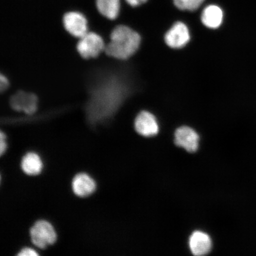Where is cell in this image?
Wrapping results in <instances>:
<instances>
[{"mask_svg": "<svg viewBox=\"0 0 256 256\" xmlns=\"http://www.w3.org/2000/svg\"><path fill=\"white\" fill-rule=\"evenodd\" d=\"M78 40L76 44V50L83 60L95 59L102 52H104L106 43L100 34L88 32Z\"/></svg>", "mask_w": 256, "mask_h": 256, "instance_id": "3", "label": "cell"}, {"mask_svg": "<svg viewBox=\"0 0 256 256\" xmlns=\"http://www.w3.org/2000/svg\"><path fill=\"white\" fill-rule=\"evenodd\" d=\"M7 138L6 133L1 130L0 132V156H1L5 154L8 149Z\"/></svg>", "mask_w": 256, "mask_h": 256, "instance_id": "16", "label": "cell"}, {"mask_svg": "<svg viewBox=\"0 0 256 256\" xmlns=\"http://www.w3.org/2000/svg\"><path fill=\"white\" fill-rule=\"evenodd\" d=\"M134 128L138 134L144 137H152L159 132V126L156 117L146 110L138 114L134 121Z\"/></svg>", "mask_w": 256, "mask_h": 256, "instance_id": "8", "label": "cell"}, {"mask_svg": "<svg viewBox=\"0 0 256 256\" xmlns=\"http://www.w3.org/2000/svg\"><path fill=\"white\" fill-rule=\"evenodd\" d=\"M30 240L34 247L44 250L55 244L57 232L52 224L46 220H36L30 230Z\"/></svg>", "mask_w": 256, "mask_h": 256, "instance_id": "2", "label": "cell"}, {"mask_svg": "<svg viewBox=\"0 0 256 256\" xmlns=\"http://www.w3.org/2000/svg\"><path fill=\"white\" fill-rule=\"evenodd\" d=\"M20 167L27 176H38L43 171L42 159L36 152H28L22 158Z\"/></svg>", "mask_w": 256, "mask_h": 256, "instance_id": "11", "label": "cell"}, {"mask_svg": "<svg viewBox=\"0 0 256 256\" xmlns=\"http://www.w3.org/2000/svg\"><path fill=\"white\" fill-rule=\"evenodd\" d=\"M142 37L137 32L127 26L118 25L110 34L104 53L112 58L127 60L137 52Z\"/></svg>", "mask_w": 256, "mask_h": 256, "instance_id": "1", "label": "cell"}, {"mask_svg": "<svg viewBox=\"0 0 256 256\" xmlns=\"http://www.w3.org/2000/svg\"><path fill=\"white\" fill-rule=\"evenodd\" d=\"M128 4H129L133 8L138 7L140 5L144 4L147 2V0H126Z\"/></svg>", "mask_w": 256, "mask_h": 256, "instance_id": "18", "label": "cell"}, {"mask_svg": "<svg viewBox=\"0 0 256 256\" xmlns=\"http://www.w3.org/2000/svg\"><path fill=\"white\" fill-rule=\"evenodd\" d=\"M120 6V0H96L98 12L110 20H114L118 17Z\"/></svg>", "mask_w": 256, "mask_h": 256, "instance_id": "13", "label": "cell"}, {"mask_svg": "<svg viewBox=\"0 0 256 256\" xmlns=\"http://www.w3.org/2000/svg\"><path fill=\"white\" fill-rule=\"evenodd\" d=\"M16 254L17 256H38L39 254L34 250V248H22L20 251Z\"/></svg>", "mask_w": 256, "mask_h": 256, "instance_id": "17", "label": "cell"}, {"mask_svg": "<svg viewBox=\"0 0 256 256\" xmlns=\"http://www.w3.org/2000/svg\"><path fill=\"white\" fill-rule=\"evenodd\" d=\"M62 23L67 33L78 39L88 32L87 18L84 15L78 12H66L64 16Z\"/></svg>", "mask_w": 256, "mask_h": 256, "instance_id": "5", "label": "cell"}, {"mask_svg": "<svg viewBox=\"0 0 256 256\" xmlns=\"http://www.w3.org/2000/svg\"><path fill=\"white\" fill-rule=\"evenodd\" d=\"M188 244L192 254L196 256L208 254L212 247V240L210 236L200 231L192 234Z\"/></svg>", "mask_w": 256, "mask_h": 256, "instance_id": "10", "label": "cell"}, {"mask_svg": "<svg viewBox=\"0 0 256 256\" xmlns=\"http://www.w3.org/2000/svg\"><path fill=\"white\" fill-rule=\"evenodd\" d=\"M96 182L86 172H80L73 178L72 188L73 193L80 198H85L94 194L96 190Z\"/></svg>", "mask_w": 256, "mask_h": 256, "instance_id": "9", "label": "cell"}, {"mask_svg": "<svg viewBox=\"0 0 256 256\" xmlns=\"http://www.w3.org/2000/svg\"><path fill=\"white\" fill-rule=\"evenodd\" d=\"M204 0H174L176 8L181 10L194 12L199 8Z\"/></svg>", "mask_w": 256, "mask_h": 256, "instance_id": "14", "label": "cell"}, {"mask_svg": "<svg viewBox=\"0 0 256 256\" xmlns=\"http://www.w3.org/2000/svg\"><path fill=\"white\" fill-rule=\"evenodd\" d=\"M10 86V82L8 76L4 74L1 73L0 74V90L2 92L7 91Z\"/></svg>", "mask_w": 256, "mask_h": 256, "instance_id": "15", "label": "cell"}, {"mask_svg": "<svg viewBox=\"0 0 256 256\" xmlns=\"http://www.w3.org/2000/svg\"><path fill=\"white\" fill-rule=\"evenodd\" d=\"M200 136L192 128L184 126L178 128L174 134L176 145L188 152H196L199 148Z\"/></svg>", "mask_w": 256, "mask_h": 256, "instance_id": "7", "label": "cell"}, {"mask_svg": "<svg viewBox=\"0 0 256 256\" xmlns=\"http://www.w3.org/2000/svg\"><path fill=\"white\" fill-rule=\"evenodd\" d=\"M224 14L222 9L216 5H210L204 8L201 14L202 23L208 28L216 30L222 24Z\"/></svg>", "mask_w": 256, "mask_h": 256, "instance_id": "12", "label": "cell"}, {"mask_svg": "<svg viewBox=\"0 0 256 256\" xmlns=\"http://www.w3.org/2000/svg\"><path fill=\"white\" fill-rule=\"evenodd\" d=\"M9 102L12 110L32 116L38 110L39 98L34 92L18 90L12 96Z\"/></svg>", "mask_w": 256, "mask_h": 256, "instance_id": "4", "label": "cell"}, {"mask_svg": "<svg viewBox=\"0 0 256 256\" xmlns=\"http://www.w3.org/2000/svg\"><path fill=\"white\" fill-rule=\"evenodd\" d=\"M190 40V30L183 22H176L166 32L164 36L165 43L172 49H180L184 47Z\"/></svg>", "mask_w": 256, "mask_h": 256, "instance_id": "6", "label": "cell"}]
</instances>
